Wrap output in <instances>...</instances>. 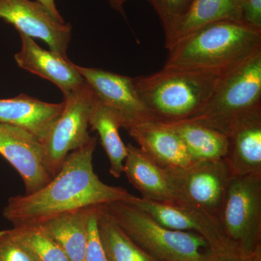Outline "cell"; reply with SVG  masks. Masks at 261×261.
Masks as SVG:
<instances>
[{"label": "cell", "mask_w": 261, "mask_h": 261, "mask_svg": "<svg viewBox=\"0 0 261 261\" xmlns=\"http://www.w3.org/2000/svg\"><path fill=\"white\" fill-rule=\"evenodd\" d=\"M89 124L100 137L101 144L109 159L110 173L114 177H121L127 156L126 145L119 134L120 128L124 127V118L118 111L103 103L94 94Z\"/></svg>", "instance_id": "20"}, {"label": "cell", "mask_w": 261, "mask_h": 261, "mask_svg": "<svg viewBox=\"0 0 261 261\" xmlns=\"http://www.w3.org/2000/svg\"><path fill=\"white\" fill-rule=\"evenodd\" d=\"M13 230L38 261H70L61 247L37 225H21Z\"/></svg>", "instance_id": "23"}, {"label": "cell", "mask_w": 261, "mask_h": 261, "mask_svg": "<svg viewBox=\"0 0 261 261\" xmlns=\"http://www.w3.org/2000/svg\"><path fill=\"white\" fill-rule=\"evenodd\" d=\"M0 154L21 176L25 195L37 192L53 179L46 168L42 142L27 130L0 123Z\"/></svg>", "instance_id": "11"}, {"label": "cell", "mask_w": 261, "mask_h": 261, "mask_svg": "<svg viewBox=\"0 0 261 261\" xmlns=\"http://www.w3.org/2000/svg\"><path fill=\"white\" fill-rule=\"evenodd\" d=\"M41 4L44 5L46 8L53 14V16L56 19H58L60 22L65 23L64 19L62 18L58 8H57L56 5V0H37Z\"/></svg>", "instance_id": "29"}, {"label": "cell", "mask_w": 261, "mask_h": 261, "mask_svg": "<svg viewBox=\"0 0 261 261\" xmlns=\"http://www.w3.org/2000/svg\"><path fill=\"white\" fill-rule=\"evenodd\" d=\"M20 34L22 47L15 56L18 66L56 84L63 94L80 88L85 80L75 68V64L54 51L42 49L33 38Z\"/></svg>", "instance_id": "14"}, {"label": "cell", "mask_w": 261, "mask_h": 261, "mask_svg": "<svg viewBox=\"0 0 261 261\" xmlns=\"http://www.w3.org/2000/svg\"><path fill=\"white\" fill-rule=\"evenodd\" d=\"M198 261H261V250L252 254H244L234 247L221 250L207 249Z\"/></svg>", "instance_id": "27"}, {"label": "cell", "mask_w": 261, "mask_h": 261, "mask_svg": "<svg viewBox=\"0 0 261 261\" xmlns=\"http://www.w3.org/2000/svg\"><path fill=\"white\" fill-rule=\"evenodd\" d=\"M219 224L238 251L248 255L261 250V174L232 176Z\"/></svg>", "instance_id": "6"}, {"label": "cell", "mask_w": 261, "mask_h": 261, "mask_svg": "<svg viewBox=\"0 0 261 261\" xmlns=\"http://www.w3.org/2000/svg\"><path fill=\"white\" fill-rule=\"evenodd\" d=\"M98 207H94L89 216L88 241L84 261H108L98 231Z\"/></svg>", "instance_id": "26"}, {"label": "cell", "mask_w": 261, "mask_h": 261, "mask_svg": "<svg viewBox=\"0 0 261 261\" xmlns=\"http://www.w3.org/2000/svg\"><path fill=\"white\" fill-rule=\"evenodd\" d=\"M221 20L241 21V0H193L165 34L166 49L201 27Z\"/></svg>", "instance_id": "18"}, {"label": "cell", "mask_w": 261, "mask_h": 261, "mask_svg": "<svg viewBox=\"0 0 261 261\" xmlns=\"http://www.w3.org/2000/svg\"><path fill=\"white\" fill-rule=\"evenodd\" d=\"M94 97L87 82L64 94L63 111L41 141L46 168L51 177L60 171L70 152L83 147L90 140L89 117Z\"/></svg>", "instance_id": "7"}, {"label": "cell", "mask_w": 261, "mask_h": 261, "mask_svg": "<svg viewBox=\"0 0 261 261\" xmlns=\"http://www.w3.org/2000/svg\"><path fill=\"white\" fill-rule=\"evenodd\" d=\"M0 261H38L12 229L0 231Z\"/></svg>", "instance_id": "24"}, {"label": "cell", "mask_w": 261, "mask_h": 261, "mask_svg": "<svg viewBox=\"0 0 261 261\" xmlns=\"http://www.w3.org/2000/svg\"><path fill=\"white\" fill-rule=\"evenodd\" d=\"M147 1L155 10L166 34L171 28L173 23L186 13L193 0H147Z\"/></svg>", "instance_id": "25"}, {"label": "cell", "mask_w": 261, "mask_h": 261, "mask_svg": "<svg viewBox=\"0 0 261 261\" xmlns=\"http://www.w3.org/2000/svg\"><path fill=\"white\" fill-rule=\"evenodd\" d=\"M138 147L163 169H176L192 164L180 137L168 124L149 120L127 128Z\"/></svg>", "instance_id": "13"}, {"label": "cell", "mask_w": 261, "mask_h": 261, "mask_svg": "<svg viewBox=\"0 0 261 261\" xmlns=\"http://www.w3.org/2000/svg\"><path fill=\"white\" fill-rule=\"evenodd\" d=\"M94 207L66 213L36 225L61 247L70 261H84L89 216Z\"/></svg>", "instance_id": "19"}, {"label": "cell", "mask_w": 261, "mask_h": 261, "mask_svg": "<svg viewBox=\"0 0 261 261\" xmlns=\"http://www.w3.org/2000/svg\"><path fill=\"white\" fill-rule=\"evenodd\" d=\"M241 21L261 29V0H241Z\"/></svg>", "instance_id": "28"}, {"label": "cell", "mask_w": 261, "mask_h": 261, "mask_svg": "<svg viewBox=\"0 0 261 261\" xmlns=\"http://www.w3.org/2000/svg\"><path fill=\"white\" fill-rule=\"evenodd\" d=\"M123 173L142 195V198L166 203L179 202L166 171L154 163L138 147L126 145Z\"/></svg>", "instance_id": "16"}, {"label": "cell", "mask_w": 261, "mask_h": 261, "mask_svg": "<svg viewBox=\"0 0 261 261\" xmlns=\"http://www.w3.org/2000/svg\"><path fill=\"white\" fill-rule=\"evenodd\" d=\"M165 123L177 134L193 163L224 159L226 156L228 137L222 132L192 120Z\"/></svg>", "instance_id": "21"}, {"label": "cell", "mask_w": 261, "mask_h": 261, "mask_svg": "<svg viewBox=\"0 0 261 261\" xmlns=\"http://www.w3.org/2000/svg\"><path fill=\"white\" fill-rule=\"evenodd\" d=\"M111 6L117 11L119 12L122 15H124V10H123V5L120 3V0H109Z\"/></svg>", "instance_id": "30"}, {"label": "cell", "mask_w": 261, "mask_h": 261, "mask_svg": "<svg viewBox=\"0 0 261 261\" xmlns=\"http://www.w3.org/2000/svg\"><path fill=\"white\" fill-rule=\"evenodd\" d=\"M101 207L130 240L159 260L198 261L210 248L198 233L166 228L129 202H111Z\"/></svg>", "instance_id": "5"}, {"label": "cell", "mask_w": 261, "mask_h": 261, "mask_svg": "<svg viewBox=\"0 0 261 261\" xmlns=\"http://www.w3.org/2000/svg\"><path fill=\"white\" fill-rule=\"evenodd\" d=\"M75 68L98 99L121 113L124 118L125 129L142 122L154 120L139 97L133 78L99 68L77 65Z\"/></svg>", "instance_id": "12"}, {"label": "cell", "mask_w": 261, "mask_h": 261, "mask_svg": "<svg viewBox=\"0 0 261 261\" xmlns=\"http://www.w3.org/2000/svg\"><path fill=\"white\" fill-rule=\"evenodd\" d=\"M63 109V102H43L21 94L0 99V123L20 127L42 141Z\"/></svg>", "instance_id": "17"}, {"label": "cell", "mask_w": 261, "mask_h": 261, "mask_svg": "<svg viewBox=\"0 0 261 261\" xmlns=\"http://www.w3.org/2000/svg\"><path fill=\"white\" fill-rule=\"evenodd\" d=\"M126 0H120V3H121V5H123L125 3H126Z\"/></svg>", "instance_id": "31"}, {"label": "cell", "mask_w": 261, "mask_h": 261, "mask_svg": "<svg viewBox=\"0 0 261 261\" xmlns=\"http://www.w3.org/2000/svg\"><path fill=\"white\" fill-rule=\"evenodd\" d=\"M127 202L143 211L166 228L198 233L205 239L211 250L233 247L225 237L219 221L195 206L184 202H156L136 196Z\"/></svg>", "instance_id": "10"}, {"label": "cell", "mask_w": 261, "mask_h": 261, "mask_svg": "<svg viewBox=\"0 0 261 261\" xmlns=\"http://www.w3.org/2000/svg\"><path fill=\"white\" fill-rule=\"evenodd\" d=\"M97 140V136L91 137L85 145L70 152L58 173L41 190L10 197L3 211L5 219L14 226L38 224L72 211L132 200L135 195L106 185L94 172Z\"/></svg>", "instance_id": "1"}, {"label": "cell", "mask_w": 261, "mask_h": 261, "mask_svg": "<svg viewBox=\"0 0 261 261\" xmlns=\"http://www.w3.org/2000/svg\"><path fill=\"white\" fill-rule=\"evenodd\" d=\"M97 226L108 261H162L130 240L101 206L98 207Z\"/></svg>", "instance_id": "22"}, {"label": "cell", "mask_w": 261, "mask_h": 261, "mask_svg": "<svg viewBox=\"0 0 261 261\" xmlns=\"http://www.w3.org/2000/svg\"><path fill=\"white\" fill-rule=\"evenodd\" d=\"M261 113V50L225 73L198 116L192 121L226 135L240 120Z\"/></svg>", "instance_id": "4"}, {"label": "cell", "mask_w": 261, "mask_h": 261, "mask_svg": "<svg viewBox=\"0 0 261 261\" xmlns=\"http://www.w3.org/2000/svg\"><path fill=\"white\" fill-rule=\"evenodd\" d=\"M0 18L20 34L44 41L51 51L68 58L72 25L60 22L39 2L0 0Z\"/></svg>", "instance_id": "9"}, {"label": "cell", "mask_w": 261, "mask_h": 261, "mask_svg": "<svg viewBox=\"0 0 261 261\" xmlns=\"http://www.w3.org/2000/svg\"><path fill=\"white\" fill-rule=\"evenodd\" d=\"M226 136L224 159L232 176L261 174V113L240 120Z\"/></svg>", "instance_id": "15"}, {"label": "cell", "mask_w": 261, "mask_h": 261, "mask_svg": "<svg viewBox=\"0 0 261 261\" xmlns=\"http://www.w3.org/2000/svg\"><path fill=\"white\" fill-rule=\"evenodd\" d=\"M165 171L179 202L195 206L219 222L220 212L232 177L224 159Z\"/></svg>", "instance_id": "8"}, {"label": "cell", "mask_w": 261, "mask_h": 261, "mask_svg": "<svg viewBox=\"0 0 261 261\" xmlns=\"http://www.w3.org/2000/svg\"><path fill=\"white\" fill-rule=\"evenodd\" d=\"M164 66L226 70L261 50V29L221 20L201 27L168 48Z\"/></svg>", "instance_id": "3"}, {"label": "cell", "mask_w": 261, "mask_h": 261, "mask_svg": "<svg viewBox=\"0 0 261 261\" xmlns=\"http://www.w3.org/2000/svg\"><path fill=\"white\" fill-rule=\"evenodd\" d=\"M229 69L164 66L159 71L133 80L139 97L154 119L174 123L198 116Z\"/></svg>", "instance_id": "2"}]
</instances>
